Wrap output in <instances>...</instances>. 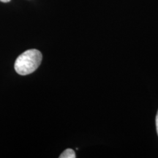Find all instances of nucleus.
I'll list each match as a JSON object with an SVG mask.
<instances>
[{
  "label": "nucleus",
  "instance_id": "obj_4",
  "mask_svg": "<svg viewBox=\"0 0 158 158\" xmlns=\"http://www.w3.org/2000/svg\"><path fill=\"white\" fill-rule=\"evenodd\" d=\"M0 2H2L7 3V2H10V0H0Z\"/></svg>",
  "mask_w": 158,
  "mask_h": 158
},
{
  "label": "nucleus",
  "instance_id": "obj_2",
  "mask_svg": "<svg viewBox=\"0 0 158 158\" xmlns=\"http://www.w3.org/2000/svg\"><path fill=\"white\" fill-rule=\"evenodd\" d=\"M76 157V153L72 149H67L59 156V158H75Z\"/></svg>",
  "mask_w": 158,
  "mask_h": 158
},
{
  "label": "nucleus",
  "instance_id": "obj_3",
  "mask_svg": "<svg viewBox=\"0 0 158 158\" xmlns=\"http://www.w3.org/2000/svg\"><path fill=\"white\" fill-rule=\"evenodd\" d=\"M156 127H157V133L158 135V111L157 116H156Z\"/></svg>",
  "mask_w": 158,
  "mask_h": 158
},
{
  "label": "nucleus",
  "instance_id": "obj_1",
  "mask_svg": "<svg viewBox=\"0 0 158 158\" xmlns=\"http://www.w3.org/2000/svg\"><path fill=\"white\" fill-rule=\"evenodd\" d=\"M42 59V54L37 49L27 50L15 60V70L17 73L21 76L32 73L40 65Z\"/></svg>",
  "mask_w": 158,
  "mask_h": 158
}]
</instances>
